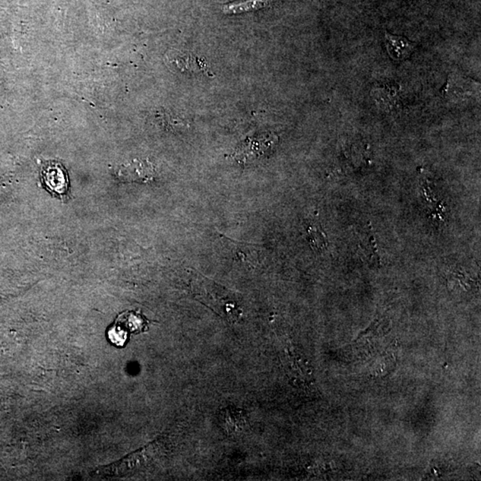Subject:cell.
<instances>
[{"mask_svg":"<svg viewBox=\"0 0 481 481\" xmlns=\"http://www.w3.org/2000/svg\"><path fill=\"white\" fill-rule=\"evenodd\" d=\"M122 176L133 181L147 182L154 178V170L149 163L135 161L120 170Z\"/></svg>","mask_w":481,"mask_h":481,"instance_id":"6","label":"cell"},{"mask_svg":"<svg viewBox=\"0 0 481 481\" xmlns=\"http://www.w3.org/2000/svg\"><path fill=\"white\" fill-rule=\"evenodd\" d=\"M385 43L389 55L394 61H404L411 56L416 49V44L411 42L407 38L396 36L385 31Z\"/></svg>","mask_w":481,"mask_h":481,"instance_id":"4","label":"cell"},{"mask_svg":"<svg viewBox=\"0 0 481 481\" xmlns=\"http://www.w3.org/2000/svg\"><path fill=\"white\" fill-rule=\"evenodd\" d=\"M275 138L256 139V140H250L243 144L242 147L237 150L236 158L242 161L243 163H250V161L258 159L261 157L266 152L270 150L272 145L275 142Z\"/></svg>","mask_w":481,"mask_h":481,"instance_id":"5","label":"cell"},{"mask_svg":"<svg viewBox=\"0 0 481 481\" xmlns=\"http://www.w3.org/2000/svg\"><path fill=\"white\" fill-rule=\"evenodd\" d=\"M147 321L139 313L125 312L117 316L116 320L106 331L109 343L116 348H124L131 334L147 330Z\"/></svg>","mask_w":481,"mask_h":481,"instance_id":"1","label":"cell"},{"mask_svg":"<svg viewBox=\"0 0 481 481\" xmlns=\"http://www.w3.org/2000/svg\"><path fill=\"white\" fill-rule=\"evenodd\" d=\"M308 239L312 249L316 252L324 251L327 247V237L320 227L310 226L308 229Z\"/></svg>","mask_w":481,"mask_h":481,"instance_id":"8","label":"cell"},{"mask_svg":"<svg viewBox=\"0 0 481 481\" xmlns=\"http://www.w3.org/2000/svg\"><path fill=\"white\" fill-rule=\"evenodd\" d=\"M270 0H238L222 6L225 14L236 15L241 13L259 10L268 5Z\"/></svg>","mask_w":481,"mask_h":481,"instance_id":"7","label":"cell"},{"mask_svg":"<svg viewBox=\"0 0 481 481\" xmlns=\"http://www.w3.org/2000/svg\"><path fill=\"white\" fill-rule=\"evenodd\" d=\"M167 63L170 68H176L180 72H205L208 74L206 62L191 54L170 51L167 55Z\"/></svg>","mask_w":481,"mask_h":481,"instance_id":"3","label":"cell"},{"mask_svg":"<svg viewBox=\"0 0 481 481\" xmlns=\"http://www.w3.org/2000/svg\"><path fill=\"white\" fill-rule=\"evenodd\" d=\"M480 85L458 72L448 75L447 83L441 88L443 97L449 102H468L480 96Z\"/></svg>","mask_w":481,"mask_h":481,"instance_id":"2","label":"cell"}]
</instances>
